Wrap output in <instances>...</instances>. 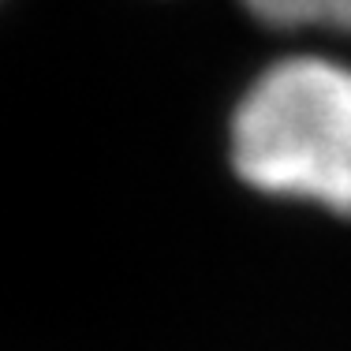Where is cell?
Returning <instances> with one entry per match:
<instances>
[{"label":"cell","instance_id":"obj_1","mask_svg":"<svg viewBox=\"0 0 351 351\" xmlns=\"http://www.w3.org/2000/svg\"><path fill=\"white\" fill-rule=\"evenodd\" d=\"M232 169L247 187L351 217V68L273 64L232 116Z\"/></svg>","mask_w":351,"mask_h":351},{"label":"cell","instance_id":"obj_2","mask_svg":"<svg viewBox=\"0 0 351 351\" xmlns=\"http://www.w3.org/2000/svg\"><path fill=\"white\" fill-rule=\"evenodd\" d=\"M337 4V30H351V0H332Z\"/></svg>","mask_w":351,"mask_h":351}]
</instances>
